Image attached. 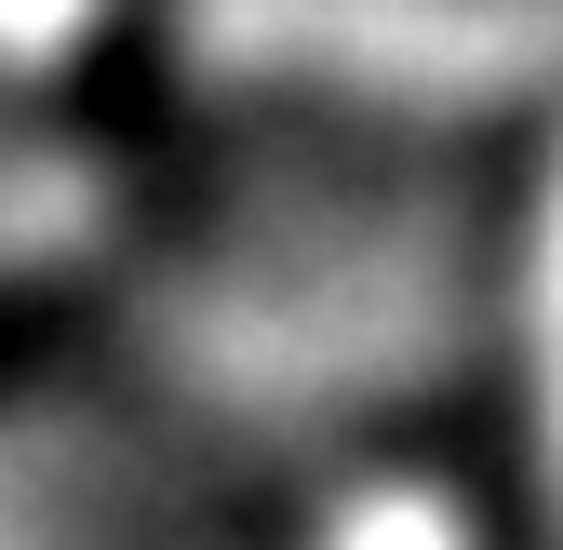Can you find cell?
I'll return each instance as SVG.
<instances>
[{"mask_svg": "<svg viewBox=\"0 0 563 550\" xmlns=\"http://www.w3.org/2000/svg\"><path fill=\"white\" fill-rule=\"evenodd\" d=\"M523 403H537V484L563 510V175H550V216L523 255Z\"/></svg>", "mask_w": 563, "mask_h": 550, "instance_id": "obj_2", "label": "cell"}, {"mask_svg": "<svg viewBox=\"0 0 563 550\" xmlns=\"http://www.w3.org/2000/svg\"><path fill=\"white\" fill-rule=\"evenodd\" d=\"M201 41L242 54L255 81L322 95H497L537 54L523 0H201Z\"/></svg>", "mask_w": 563, "mask_h": 550, "instance_id": "obj_1", "label": "cell"}]
</instances>
